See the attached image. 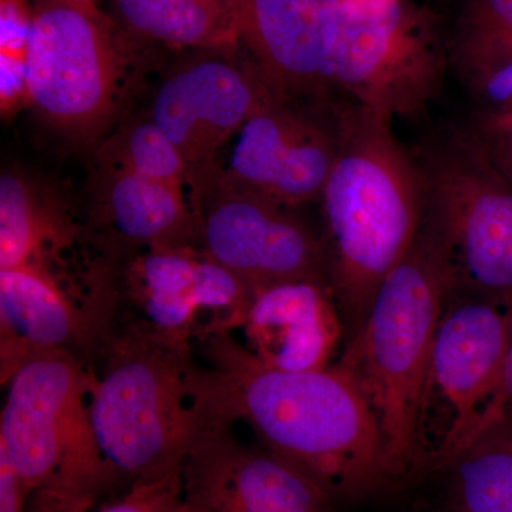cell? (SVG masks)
<instances>
[{
  "instance_id": "1",
  "label": "cell",
  "mask_w": 512,
  "mask_h": 512,
  "mask_svg": "<svg viewBox=\"0 0 512 512\" xmlns=\"http://www.w3.org/2000/svg\"><path fill=\"white\" fill-rule=\"evenodd\" d=\"M190 394L198 419L247 423L261 446L332 498L353 501L392 483L366 400L336 363L289 372L256 359L234 333L195 343Z\"/></svg>"
},
{
  "instance_id": "2",
  "label": "cell",
  "mask_w": 512,
  "mask_h": 512,
  "mask_svg": "<svg viewBox=\"0 0 512 512\" xmlns=\"http://www.w3.org/2000/svg\"><path fill=\"white\" fill-rule=\"evenodd\" d=\"M338 124V158L320 201L330 286L352 338L419 237L426 184L394 137L392 120L350 104L338 111Z\"/></svg>"
},
{
  "instance_id": "3",
  "label": "cell",
  "mask_w": 512,
  "mask_h": 512,
  "mask_svg": "<svg viewBox=\"0 0 512 512\" xmlns=\"http://www.w3.org/2000/svg\"><path fill=\"white\" fill-rule=\"evenodd\" d=\"M454 293L443 242L424 217L409 254L384 279L336 365L375 417L392 483L416 476V423L427 363Z\"/></svg>"
},
{
  "instance_id": "4",
  "label": "cell",
  "mask_w": 512,
  "mask_h": 512,
  "mask_svg": "<svg viewBox=\"0 0 512 512\" xmlns=\"http://www.w3.org/2000/svg\"><path fill=\"white\" fill-rule=\"evenodd\" d=\"M194 360L192 346L136 333L104 340L90 414L101 454L127 480L183 473L200 426L188 383Z\"/></svg>"
},
{
  "instance_id": "5",
  "label": "cell",
  "mask_w": 512,
  "mask_h": 512,
  "mask_svg": "<svg viewBox=\"0 0 512 512\" xmlns=\"http://www.w3.org/2000/svg\"><path fill=\"white\" fill-rule=\"evenodd\" d=\"M92 363L70 352L26 360L6 383L0 451L29 493L49 484L99 483L121 476L94 436Z\"/></svg>"
},
{
  "instance_id": "6",
  "label": "cell",
  "mask_w": 512,
  "mask_h": 512,
  "mask_svg": "<svg viewBox=\"0 0 512 512\" xmlns=\"http://www.w3.org/2000/svg\"><path fill=\"white\" fill-rule=\"evenodd\" d=\"M106 339L136 333L192 346L244 325L252 289L198 244L137 248L113 258Z\"/></svg>"
},
{
  "instance_id": "7",
  "label": "cell",
  "mask_w": 512,
  "mask_h": 512,
  "mask_svg": "<svg viewBox=\"0 0 512 512\" xmlns=\"http://www.w3.org/2000/svg\"><path fill=\"white\" fill-rule=\"evenodd\" d=\"M30 101L63 136L89 141L119 109L126 50L119 26L87 0H32Z\"/></svg>"
},
{
  "instance_id": "8",
  "label": "cell",
  "mask_w": 512,
  "mask_h": 512,
  "mask_svg": "<svg viewBox=\"0 0 512 512\" xmlns=\"http://www.w3.org/2000/svg\"><path fill=\"white\" fill-rule=\"evenodd\" d=\"M510 306L453 293L427 363L416 423V476L439 473L493 400L510 346Z\"/></svg>"
},
{
  "instance_id": "9",
  "label": "cell",
  "mask_w": 512,
  "mask_h": 512,
  "mask_svg": "<svg viewBox=\"0 0 512 512\" xmlns=\"http://www.w3.org/2000/svg\"><path fill=\"white\" fill-rule=\"evenodd\" d=\"M447 59L429 10L406 0H343L330 87L387 119L412 116L439 93Z\"/></svg>"
},
{
  "instance_id": "10",
  "label": "cell",
  "mask_w": 512,
  "mask_h": 512,
  "mask_svg": "<svg viewBox=\"0 0 512 512\" xmlns=\"http://www.w3.org/2000/svg\"><path fill=\"white\" fill-rule=\"evenodd\" d=\"M426 220L437 232L454 293L512 305V183L474 138L436 154L421 168Z\"/></svg>"
},
{
  "instance_id": "11",
  "label": "cell",
  "mask_w": 512,
  "mask_h": 512,
  "mask_svg": "<svg viewBox=\"0 0 512 512\" xmlns=\"http://www.w3.org/2000/svg\"><path fill=\"white\" fill-rule=\"evenodd\" d=\"M111 311L107 266L0 269V375L6 386L26 360L70 352L94 363Z\"/></svg>"
},
{
  "instance_id": "12",
  "label": "cell",
  "mask_w": 512,
  "mask_h": 512,
  "mask_svg": "<svg viewBox=\"0 0 512 512\" xmlns=\"http://www.w3.org/2000/svg\"><path fill=\"white\" fill-rule=\"evenodd\" d=\"M191 200L198 245L252 292L292 281L330 286L325 245L293 208L221 183L200 185Z\"/></svg>"
},
{
  "instance_id": "13",
  "label": "cell",
  "mask_w": 512,
  "mask_h": 512,
  "mask_svg": "<svg viewBox=\"0 0 512 512\" xmlns=\"http://www.w3.org/2000/svg\"><path fill=\"white\" fill-rule=\"evenodd\" d=\"M338 153L339 124L332 128L295 101L276 97L244 124L221 154L227 160L192 191L221 183L296 208L320 198Z\"/></svg>"
},
{
  "instance_id": "14",
  "label": "cell",
  "mask_w": 512,
  "mask_h": 512,
  "mask_svg": "<svg viewBox=\"0 0 512 512\" xmlns=\"http://www.w3.org/2000/svg\"><path fill=\"white\" fill-rule=\"evenodd\" d=\"M234 53L205 50L175 67L151 106L150 119L188 165L191 191L256 111L278 97Z\"/></svg>"
},
{
  "instance_id": "15",
  "label": "cell",
  "mask_w": 512,
  "mask_h": 512,
  "mask_svg": "<svg viewBox=\"0 0 512 512\" xmlns=\"http://www.w3.org/2000/svg\"><path fill=\"white\" fill-rule=\"evenodd\" d=\"M198 421L183 467L188 512H335L315 481L268 448L239 440L234 424Z\"/></svg>"
},
{
  "instance_id": "16",
  "label": "cell",
  "mask_w": 512,
  "mask_h": 512,
  "mask_svg": "<svg viewBox=\"0 0 512 512\" xmlns=\"http://www.w3.org/2000/svg\"><path fill=\"white\" fill-rule=\"evenodd\" d=\"M343 20V0H245L247 62L281 99L323 96Z\"/></svg>"
},
{
  "instance_id": "17",
  "label": "cell",
  "mask_w": 512,
  "mask_h": 512,
  "mask_svg": "<svg viewBox=\"0 0 512 512\" xmlns=\"http://www.w3.org/2000/svg\"><path fill=\"white\" fill-rule=\"evenodd\" d=\"M345 329L332 288L315 281L256 289L241 328L256 359L289 372L332 365Z\"/></svg>"
},
{
  "instance_id": "18",
  "label": "cell",
  "mask_w": 512,
  "mask_h": 512,
  "mask_svg": "<svg viewBox=\"0 0 512 512\" xmlns=\"http://www.w3.org/2000/svg\"><path fill=\"white\" fill-rule=\"evenodd\" d=\"M89 222L111 256L137 248L198 244L188 188L106 161L97 210Z\"/></svg>"
},
{
  "instance_id": "19",
  "label": "cell",
  "mask_w": 512,
  "mask_h": 512,
  "mask_svg": "<svg viewBox=\"0 0 512 512\" xmlns=\"http://www.w3.org/2000/svg\"><path fill=\"white\" fill-rule=\"evenodd\" d=\"M104 248L89 221L19 171L0 178V269L69 266L93 261Z\"/></svg>"
},
{
  "instance_id": "20",
  "label": "cell",
  "mask_w": 512,
  "mask_h": 512,
  "mask_svg": "<svg viewBox=\"0 0 512 512\" xmlns=\"http://www.w3.org/2000/svg\"><path fill=\"white\" fill-rule=\"evenodd\" d=\"M245 0H113L131 35L200 52H238Z\"/></svg>"
},
{
  "instance_id": "21",
  "label": "cell",
  "mask_w": 512,
  "mask_h": 512,
  "mask_svg": "<svg viewBox=\"0 0 512 512\" xmlns=\"http://www.w3.org/2000/svg\"><path fill=\"white\" fill-rule=\"evenodd\" d=\"M440 473L446 474L443 512H512V403Z\"/></svg>"
},
{
  "instance_id": "22",
  "label": "cell",
  "mask_w": 512,
  "mask_h": 512,
  "mask_svg": "<svg viewBox=\"0 0 512 512\" xmlns=\"http://www.w3.org/2000/svg\"><path fill=\"white\" fill-rule=\"evenodd\" d=\"M28 512H188L183 473L158 481L123 476L99 483L46 485L29 497Z\"/></svg>"
},
{
  "instance_id": "23",
  "label": "cell",
  "mask_w": 512,
  "mask_h": 512,
  "mask_svg": "<svg viewBox=\"0 0 512 512\" xmlns=\"http://www.w3.org/2000/svg\"><path fill=\"white\" fill-rule=\"evenodd\" d=\"M451 57L468 83L512 60V0H467Z\"/></svg>"
},
{
  "instance_id": "24",
  "label": "cell",
  "mask_w": 512,
  "mask_h": 512,
  "mask_svg": "<svg viewBox=\"0 0 512 512\" xmlns=\"http://www.w3.org/2000/svg\"><path fill=\"white\" fill-rule=\"evenodd\" d=\"M101 161L180 185L191 192L190 170L184 157L150 117L121 128L104 147Z\"/></svg>"
},
{
  "instance_id": "25",
  "label": "cell",
  "mask_w": 512,
  "mask_h": 512,
  "mask_svg": "<svg viewBox=\"0 0 512 512\" xmlns=\"http://www.w3.org/2000/svg\"><path fill=\"white\" fill-rule=\"evenodd\" d=\"M474 141L512 183V110H494L478 120Z\"/></svg>"
},
{
  "instance_id": "26",
  "label": "cell",
  "mask_w": 512,
  "mask_h": 512,
  "mask_svg": "<svg viewBox=\"0 0 512 512\" xmlns=\"http://www.w3.org/2000/svg\"><path fill=\"white\" fill-rule=\"evenodd\" d=\"M33 22L32 0H0V57L29 59Z\"/></svg>"
},
{
  "instance_id": "27",
  "label": "cell",
  "mask_w": 512,
  "mask_h": 512,
  "mask_svg": "<svg viewBox=\"0 0 512 512\" xmlns=\"http://www.w3.org/2000/svg\"><path fill=\"white\" fill-rule=\"evenodd\" d=\"M473 92L484 103L497 107V110L510 109L512 104V60L470 83Z\"/></svg>"
},
{
  "instance_id": "28",
  "label": "cell",
  "mask_w": 512,
  "mask_h": 512,
  "mask_svg": "<svg viewBox=\"0 0 512 512\" xmlns=\"http://www.w3.org/2000/svg\"><path fill=\"white\" fill-rule=\"evenodd\" d=\"M29 497L8 456L0 451V512H28Z\"/></svg>"
},
{
  "instance_id": "29",
  "label": "cell",
  "mask_w": 512,
  "mask_h": 512,
  "mask_svg": "<svg viewBox=\"0 0 512 512\" xmlns=\"http://www.w3.org/2000/svg\"><path fill=\"white\" fill-rule=\"evenodd\" d=\"M510 308L512 313V305H510ZM510 403H512V326L510 346H508L507 359H505V365L503 375H501L500 384H498L497 390H495L493 400H491L490 404H488L487 406V409H485V412L483 413V416H481L480 421H478L476 429H474L473 434H471L470 436V439L471 437L474 436V434L478 433V431L483 429V427L485 426V424L488 423V421L493 420L495 414L500 412V410L503 409L504 406H507V404ZM464 446H466V444H464Z\"/></svg>"
},
{
  "instance_id": "30",
  "label": "cell",
  "mask_w": 512,
  "mask_h": 512,
  "mask_svg": "<svg viewBox=\"0 0 512 512\" xmlns=\"http://www.w3.org/2000/svg\"><path fill=\"white\" fill-rule=\"evenodd\" d=\"M87 2H94V3H96V0H87Z\"/></svg>"
}]
</instances>
